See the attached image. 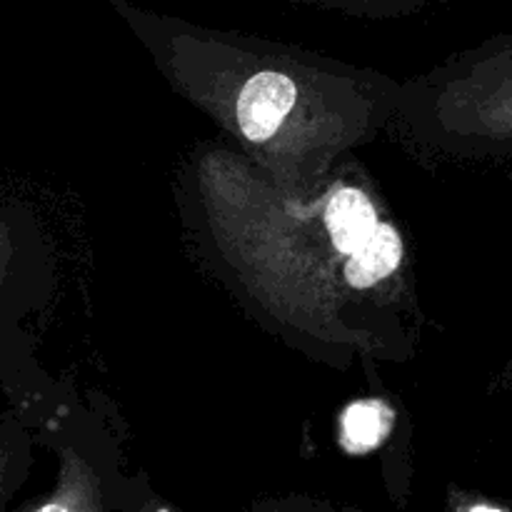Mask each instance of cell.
I'll return each instance as SVG.
<instances>
[{"label": "cell", "instance_id": "7", "mask_svg": "<svg viewBox=\"0 0 512 512\" xmlns=\"http://www.w3.org/2000/svg\"><path fill=\"white\" fill-rule=\"evenodd\" d=\"M10 488H13V455L0 440V503L8 498Z\"/></svg>", "mask_w": 512, "mask_h": 512}, {"label": "cell", "instance_id": "3", "mask_svg": "<svg viewBox=\"0 0 512 512\" xmlns=\"http://www.w3.org/2000/svg\"><path fill=\"white\" fill-rule=\"evenodd\" d=\"M305 88L293 73L260 68L240 83L233 100V120L240 138L255 148H270L283 138L290 120L305 108Z\"/></svg>", "mask_w": 512, "mask_h": 512}, {"label": "cell", "instance_id": "4", "mask_svg": "<svg viewBox=\"0 0 512 512\" xmlns=\"http://www.w3.org/2000/svg\"><path fill=\"white\" fill-rule=\"evenodd\" d=\"M23 512H105L98 475L80 455L65 450L53 493Z\"/></svg>", "mask_w": 512, "mask_h": 512}, {"label": "cell", "instance_id": "2", "mask_svg": "<svg viewBox=\"0 0 512 512\" xmlns=\"http://www.w3.org/2000/svg\"><path fill=\"white\" fill-rule=\"evenodd\" d=\"M458 93L455 108L463 133L488 148L512 150V40L483 55Z\"/></svg>", "mask_w": 512, "mask_h": 512}, {"label": "cell", "instance_id": "6", "mask_svg": "<svg viewBox=\"0 0 512 512\" xmlns=\"http://www.w3.org/2000/svg\"><path fill=\"white\" fill-rule=\"evenodd\" d=\"M450 512H508L498 505L488 503V500L470 498L465 493H453L450 495Z\"/></svg>", "mask_w": 512, "mask_h": 512}, {"label": "cell", "instance_id": "5", "mask_svg": "<svg viewBox=\"0 0 512 512\" xmlns=\"http://www.w3.org/2000/svg\"><path fill=\"white\" fill-rule=\"evenodd\" d=\"M390 415L378 403H360L345 413L343 420V443L353 453L373 450L388 433Z\"/></svg>", "mask_w": 512, "mask_h": 512}, {"label": "cell", "instance_id": "9", "mask_svg": "<svg viewBox=\"0 0 512 512\" xmlns=\"http://www.w3.org/2000/svg\"><path fill=\"white\" fill-rule=\"evenodd\" d=\"M140 512H180V510L168 508V505H163V503H148L145 508H140Z\"/></svg>", "mask_w": 512, "mask_h": 512}, {"label": "cell", "instance_id": "8", "mask_svg": "<svg viewBox=\"0 0 512 512\" xmlns=\"http://www.w3.org/2000/svg\"><path fill=\"white\" fill-rule=\"evenodd\" d=\"M5 265H8V233H5V228L0 225V283H3Z\"/></svg>", "mask_w": 512, "mask_h": 512}, {"label": "cell", "instance_id": "1", "mask_svg": "<svg viewBox=\"0 0 512 512\" xmlns=\"http://www.w3.org/2000/svg\"><path fill=\"white\" fill-rule=\"evenodd\" d=\"M260 218L233 220L223 230H230V250L238 253L240 268L260 278L265 293L285 295L295 265L305 275L330 270L343 285L345 293H353L348 280V268L353 255L363 253L378 233L380 223L370 195L358 185L338 183L320 195L315 203H295L285 200L273 213L260 193Z\"/></svg>", "mask_w": 512, "mask_h": 512}, {"label": "cell", "instance_id": "10", "mask_svg": "<svg viewBox=\"0 0 512 512\" xmlns=\"http://www.w3.org/2000/svg\"><path fill=\"white\" fill-rule=\"evenodd\" d=\"M273 512H308V510H298V508H278V510H273Z\"/></svg>", "mask_w": 512, "mask_h": 512}]
</instances>
